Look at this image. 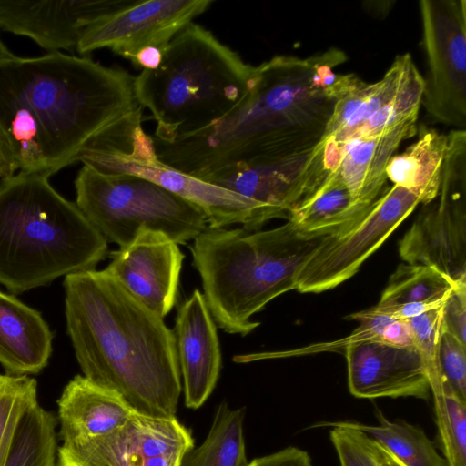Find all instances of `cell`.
<instances>
[{
    "label": "cell",
    "instance_id": "obj_26",
    "mask_svg": "<svg viewBox=\"0 0 466 466\" xmlns=\"http://www.w3.org/2000/svg\"><path fill=\"white\" fill-rule=\"evenodd\" d=\"M379 425L351 422L386 449L403 466H448L422 429L403 420H389L379 411Z\"/></svg>",
    "mask_w": 466,
    "mask_h": 466
},
{
    "label": "cell",
    "instance_id": "obj_9",
    "mask_svg": "<svg viewBox=\"0 0 466 466\" xmlns=\"http://www.w3.org/2000/svg\"><path fill=\"white\" fill-rule=\"evenodd\" d=\"M78 162L104 173H127L147 178L201 208L211 228L242 224L247 229L258 230L268 221L257 202L159 161L153 138L143 127L137 131L129 151L86 150L80 154Z\"/></svg>",
    "mask_w": 466,
    "mask_h": 466
},
{
    "label": "cell",
    "instance_id": "obj_32",
    "mask_svg": "<svg viewBox=\"0 0 466 466\" xmlns=\"http://www.w3.org/2000/svg\"><path fill=\"white\" fill-rule=\"evenodd\" d=\"M443 306L406 320L415 348L426 360L429 375L441 371L438 361V348L442 332Z\"/></svg>",
    "mask_w": 466,
    "mask_h": 466
},
{
    "label": "cell",
    "instance_id": "obj_10",
    "mask_svg": "<svg viewBox=\"0 0 466 466\" xmlns=\"http://www.w3.org/2000/svg\"><path fill=\"white\" fill-rule=\"evenodd\" d=\"M419 203L399 186L384 189L357 219L321 239L298 274L297 290L319 293L351 278Z\"/></svg>",
    "mask_w": 466,
    "mask_h": 466
},
{
    "label": "cell",
    "instance_id": "obj_30",
    "mask_svg": "<svg viewBox=\"0 0 466 466\" xmlns=\"http://www.w3.org/2000/svg\"><path fill=\"white\" fill-rule=\"evenodd\" d=\"M37 403L35 379L0 374V466L6 463L23 417Z\"/></svg>",
    "mask_w": 466,
    "mask_h": 466
},
{
    "label": "cell",
    "instance_id": "obj_17",
    "mask_svg": "<svg viewBox=\"0 0 466 466\" xmlns=\"http://www.w3.org/2000/svg\"><path fill=\"white\" fill-rule=\"evenodd\" d=\"M345 356L349 390L357 398L430 397L428 366L414 347L352 342L346 345Z\"/></svg>",
    "mask_w": 466,
    "mask_h": 466
},
{
    "label": "cell",
    "instance_id": "obj_6",
    "mask_svg": "<svg viewBox=\"0 0 466 466\" xmlns=\"http://www.w3.org/2000/svg\"><path fill=\"white\" fill-rule=\"evenodd\" d=\"M254 71L238 52L192 22L168 43L157 69L135 76L134 90L157 123L153 137L172 143L228 116L248 93Z\"/></svg>",
    "mask_w": 466,
    "mask_h": 466
},
{
    "label": "cell",
    "instance_id": "obj_39",
    "mask_svg": "<svg viewBox=\"0 0 466 466\" xmlns=\"http://www.w3.org/2000/svg\"><path fill=\"white\" fill-rule=\"evenodd\" d=\"M16 56L14 55L0 38V63L13 59Z\"/></svg>",
    "mask_w": 466,
    "mask_h": 466
},
{
    "label": "cell",
    "instance_id": "obj_3",
    "mask_svg": "<svg viewBox=\"0 0 466 466\" xmlns=\"http://www.w3.org/2000/svg\"><path fill=\"white\" fill-rule=\"evenodd\" d=\"M66 330L83 376L137 412L174 417L182 390L176 336L105 269L65 277Z\"/></svg>",
    "mask_w": 466,
    "mask_h": 466
},
{
    "label": "cell",
    "instance_id": "obj_36",
    "mask_svg": "<svg viewBox=\"0 0 466 466\" xmlns=\"http://www.w3.org/2000/svg\"><path fill=\"white\" fill-rule=\"evenodd\" d=\"M162 58V50L155 46H147L136 54L131 63L142 70H155L160 66Z\"/></svg>",
    "mask_w": 466,
    "mask_h": 466
},
{
    "label": "cell",
    "instance_id": "obj_35",
    "mask_svg": "<svg viewBox=\"0 0 466 466\" xmlns=\"http://www.w3.org/2000/svg\"><path fill=\"white\" fill-rule=\"evenodd\" d=\"M246 466H312L309 453L289 446L274 453L255 458Z\"/></svg>",
    "mask_w": 466,
    "mask_h": 466
},
{
    "label": "cell",
    "instance_id": "obj_21",
    "mask_svg": "<svg viewBox=\"0 0 466 466\" xmlns=\"http://www.w3.org/2000/svg\"><path fill=\"white\" fill-rule=\"evenodd\" d=\"M62 444L108 434L122 426L135 410L116 390L76 375L57 400Z\"/></svg>",
    "mask_w": 466,
    "mask_h": 466
},
{
    "label": "cell",
    "instance_id": "obj_13",
    "mask_svg": "<svg viewBox=\"0 0 466 466\" xmlns=\"http://www.w3.org/2000/svg\"><path fill=\"white\" fill-rule=\"evenodd\" d=\"M212 4V0H135L88 26L76 50L86 56L108 48L130 62L147 46L164 51L182 29Z\"/></svg>",
    "mask_w": 466,
    "mask_h": 466
},
{
    "label": "cell",
    "instance_id": "obj_23",
    "mask_svg": "<svg viewBox=\"0 0 466 466\" xmlns=\"http://www.w3.org/2000/svg\"><path fill=\"white\" fill-rule=\"evenodd\" d=\"M417 131V140L401 154L391 157L386 176L393 185L411 192L425 205L440 191L447 134L422 124Z\"/></svg>",
    "mask_w": 466,
    "mask_h": 466
},
{
    "label": "cell",
    "instance_id": "obj_22",
    "mask_svg": "<svg viewBox=\"0 0 466 466\" xmlns=\"http://www.w3.org/2000/svg\"><path fill=\"white\" fill-rule=\"evenodd\" d=\"M52 341L39 311L0 290V364L5 374L39 373L48 363Z\"/></svg>",
    "mask_w": 466,
    "mask_h": 466
},
{
    "label": "cell",
    "instance_id": "obj_2",
    "mask_svg": "<svg viewBox=\"0 0 466 466\" xmlns=\"http://www.w3.org/2000/svg\"><path fill=\"white\" fill-rule=\"evenodd\" d=\"M120 67L62 52L0 63V131L24 173L78 162L100 132L141 107Z\"/></svg>",
    "mask_w": 466,
    "mask_h": 466
},
{
    "label": "cell",
    "instance_id": "obj_25",
    "mask_svg": "<svg viewBox=\"0 0 466 466\" xmlns=\"http://www.w3.org/2000/svg\"><path fill=\"white\" fill-rule=\"evenodd\" d=\"M244 418L245 409L220 403L207 438L185 453L180 466H246Z\"/></svg>",
    "mask_w": 466,
    "mask_h": 466
},
{
    "label": "cell",
    "instance_id": "obj_14",
    "mask_svg": "<svg viewBox=\"0 0 466 466\" xmlns=\"http://www.w3.org/2000/svg\"><path fill=\"white\" fill-rule=\"evenodd\" d=\"M323 145L299 155L239 167L209 178L213 185L257 202L268 220L290 213L326 179Z\"/></svg>",
    "mask_w": 466,
    "mask_h": 466
},
{
    "label": "cell",
    "instance_id": "obj_19",
    "mask_svg": "<svg viewBox=\"0 0 466 466\" xmlns=\"http://www.w3.org/2000/svg\"><path fill=\"white\" fill-rule=\"evenodd\" d=\"M174 333L185 405L197 410L215 389L222 363L217 325L198 289L181 304Z\"/></svg>",
    "mask_w": 466,
    "mask_h": 466
},
{
    "label": "cell",
    "instance_id": "obj_24",
    "mask_svg": "<svg viewBox=\"0 0 466 466\" xmlns=\"http://www.w3.org/2000/svg\"><path fill=\"white\" fill-rule=\"evenodd\" d=\"M371 204L354 198L339 178L329 174L315 192L290 213L288 220L303 235L324 238L350 225Z\"/></svg>",
    "mask_w": 466,
    "mask_h": 466
},
{
    "label": "cell",
    "instance_id": "obj_33",
    "mask_svg": "<svg viewBox=\"0 0 466 466\" xmlns=\"http://www.w3.org/2000/svg\"><path fill=\"white\" fill-rule=\"evenodd\" d=\"M441 375L456 394L466 401V345L451 334L442 331L438 348Z\"/></svg>",
    "mask_w": 466,
    "mask_h": 466
},
{
    "label": "cell",
    "instance_id": "obj_29",
    "mask_svg": "<svg viewBox=\"0 0 466 466\" xmlns=\"http://www.w3.org/2000/svg\"><path fill=\"white\" fill-rule=\"evenodd\" d=\"M439 439L448 466H466V401L441 373L430 376Z\"/></svg>",
    "mask_w": 466,
    "mask_h": 466
},
{
    "label": "cell",
    "instance_id": "obj_1",
    "mask_svg": "<svg viewBox=\"0 0 466 466\" xmlns=\"http://www.w3.org/2000/svg\"><path fill=\"white\" fill-rule=\"evenodd\" d=\"M344 51L279 55L255 66L251 86L223 119L166 143L152 137L162 163L208 181L242 166L303 154L322 139L346 78Z\"/></svg>",
    "mask_w": 466,
    "mask_h": 466
},
{
    "label": "cell",
    "instance_id": "obj_8",
    "mask_svg": "<svg viewBox=\"0 0 466 466\" xmlns=\"http://www.w3.org/2000/svg\"><path fill=\"white\" fill-rule=\"evenodd\" d=\"M409 264L437 268L466 283V130L447 134L438 196L425 204L399 244Z\"/></svg>",
    "mask_w": 466,
    "mask_h": 466
},
{
    "label": "cell",
    "instance_id": "obj_11",
    "mask_svg": "<svg viewBox=\"0 0 466 466\" xmlns=\"http://www.w3.org/2000/svg\"><path fill=\"white\" fill-rule=\"evenodd\" d=\"M427 71L421 97L427 115L454 129L466 128V1L421 0Z\"/></svg>",
    "mask_w": 466,
    "mask_h": 466
},
{
    "label": "cell",
    "instance_id": "obj_4",
    "mask_svg": "<svg viewBox=\"0 0 466 466\" xmlns=\"http://www.w3.org/2000/svg\"><path fill=\"white\" fill-rule=\"evenodd\" d=\"M47 177L0 180V284L19 294L56 278L96 269L106 239Z\"/></svg>",
    "mask_w": 466,
    "mask_h": 466
},
{
    "label": "cell",
    "instance_id": "obj_38",
    "mask_svg": "<svg viewBox=\"0 0 466 466\" xmlns=\"http://www.w3.org/2000/svg\"><path fill=\"white\" fill-rule=\"evenodd\" d=\"M371 446L376 461L380 466H403L386 449L371 439Z\"/></svg>",
    "mask_w": 466,
    "mask_h": 466
},
{
    "label": "cell",
    "instance_id": "obj_12",
    "mask_svg": "<svg viewBox=\"0 0 466 466\" xmlns=\"http://www.w3.org/2000/svg\"><path fill=\"white\" fill-rule=\"evenodd\" d=\"M194 447L190 431L174 417L134 410L114 431L57 448L56 466H180Z\"/></svg>",
    "mask_w": 466,
    "mask_h": 466
},
{
    "label": "cell",
    "instance_id": "obj_16",
    "mask_svg": "<svg viewBox=\"0 0 466 466\" xmlns=\"http://www.w3.org/2000/svg\"><path fill=\"white\" fill-rule=\"evenodd\" d=\"M135 0H0V28L31 38L49 53L76 49L97 19Z\"/></svg>",
    "mask_w": 466,
    "mask_h": 466
},
{
    "label": "cell",
    "instance_id": "obj_18",
    "mask_svg": "<svg viewBox=\"0 0 466 466\" xmlns=\"http://www.w3.org/2000/svg\"><path fill=\"white\" fill-rule=\"evenodd\" d=\"M424 81L409 53L399 55L380 80L362 85L346 125L320 141L343 144L418 118Z\"/></svg>",
    "mask_w": 466,
    "mask_h": 466
},
{
    "label": "cell",
    "instance_id": "obj_31",
    "mask_svg": "<svg viewBox=\"0 0 466 466\" xmlns=\"http://www.w3.org/2000/svg\"><path fill=\"white\" fill-rule=\"evenodd\" d=\"M331 426L330 441L340 466H380L374 456L371 438L350 421L319 423Z\"/></svg>",
    "mask_w": 466,
    "mask_h": 466
},
{
    "label": "cell",
    "instance_id": "obj_15",
    "mask_svg": "<svg viewBox=\"0 0 466 466\" xmlns=\"http://www.w3.org/2000/svg\"><path fill=\"white\" fill-rule=\"evenodd\" d=\"M110 257L105 270L138 302L164 319L177 301L185 258L178 244L161 232L143 228Z\"/></svg>",
    "mask_w": 466,
    "mask_h": 466
},
{
    "label": "cell",
    "instance_id": "obj_37",
    "mask_svg": "<svg viewBox=\"0 0 466 466\" xmlns=\"http://www.w3.org/2000/svg\"><path fill=\"white\" fill-rule=\"evenodd\" d=\"M18 171L14 154L0 131V180L12 177Z\"/></svg>",
    "mask_w": 466,
    "mask_h": 466
},
{
    "label": "cell",
    "instance_id": "obj_27",
    "mask_svg": "<svg viewBox=\"0 0 466 466\" xmlns=\"http://www.w3.org/2000/svg\"><path fill=\"white\" fill-rule=\"evenodd\" d=\"M457 285L460 284H455L435 268L400 264L390 277L376 307L386 309L411 303H445Z\"/></svg>",
    "mask_w": 466,
    "mask_h": 466
},
{
    "label": "cell",
    "instance_id": "obj_20",
    "mask_svg": "<svg viewBox=\"0 0 466 466\" xmlns=\"http://www.w3.org/2000/svg\"><path fill=\"white\" fill-rule=\"evenodd\" d=\"M417 119L343 144L320 141L325 171L339 178L354 198L371 204L383 192L386 167L399 146L417 133Z\"/></svg>",
    "mask_w": 466,
    "mask_h": 466
},
{
    "label": "cell",
    "instance_id": "obj_34",
    "mask_svg": "<svg viewBox=\"0 0 466 466\" xmlns=\"http://www.w3.org/2000/svg\"><path fill=\"white\" fill-rule=\"evenodd\" d=\"M442 331L466 345V283L457 285L443 306Z\"/></svg>",
    "mask_w": 466,
    "mask_h": 466
},
{
    "label": "cell",
    "instance_id": "obj_28",
    "mask_svg": "<svg viewBox=\"0 0 466 466\" xmlns=\"http://www.w3.org/2000/svg\"><path fill=\"white\" fill-rule=\"evenodd\" d=\"M56 419L39 403L23 417L5 466H56Z\"/></svg>",
    "mask_w": 466,
    "mask_h": 466
},
{
    "label": "cell",
    "instance_id": "obj_7",
    "mask_svg": "<svg viewBox=\"0 0 466 466\" xmlns=\"http://www.w3.org/2000/svg\"><path fill=\"white\" fill-rule=\"evenodd\" d=\"M75 188L80 211L107 242L119 248L129 244L143 228L185 245L208 228L201 208L139 176L104 173L83 164Z\"/></svg>",
    "mask_w": 466,
    "mask_h": 466
},
{
    "label": "cell",
    "instance_id": "obj_5",
    "mask_svg": "<svg viewBox=\"0 0 466 466\" xmlns=\"http://www.w3.org/2000/svg\"><path fill=\"white\" fill-rule=\"evenodd\" d=\"M323 238L299 233L290 221L268 230L245 228L202 231L190 247L203 296L216 325L246 336L254 314L297 289V277Z\"/></svg>",
    "mask_w": 466,
    "mask_h": 466
}]
</instances>
